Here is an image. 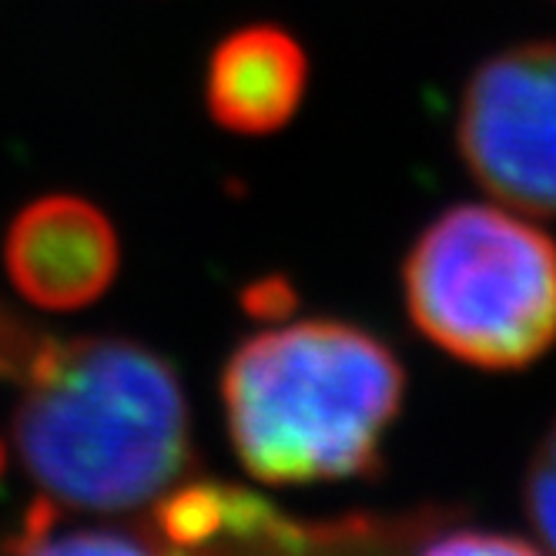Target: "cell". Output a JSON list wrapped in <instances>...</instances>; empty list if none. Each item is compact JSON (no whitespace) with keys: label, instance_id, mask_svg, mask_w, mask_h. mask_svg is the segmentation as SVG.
Wrapping results in <instances>:
<instances>
[{"label":"cell","instance_id":"cell-1","mask_svg":"<svg viewBox=\"0 0 556 556\" xmlns=\"http://www.w3.org/2000/svg\"><path fill=\"white\" fill-rule=\"evenodd\" d=\"M14 440L51 500L122 513L191 466V413L162 352L125 336H41L24 363Z\"/></svg>","mask_w":556,"mask_h":556},{"label":"cell","instance_id":"cell-2","mask_svg":"<svg viewBox=\"0 0 556 556\" xmlns=\"http://www.w3.org/2000/svg\"><path fill=\"white\" fill-rule=\"evenodd\" d=\"M218 389L238 463L268 486H312L382 466L406 369L376 332L315 315L245 336Z\"/></svg>","mask_w":556,"mask_h":556},{"label":"cell","instance_id":"cell-3","mask_svg":"<svg viewBox=\"0 0 556 556\" xmlns=\"http://www.w3.org/2000/svg\"><path fill=\"white\" fill-rule=\"evenodd\" d=\"M400 282L416 332L472 369H527L556 345V238L506 205L429 218Z\"/></svg>","mask_w":556,"mask_h":556},{"label":"cell","instance_id":"cell-4","mask_svg":"<svg viewBox=\"0 0 556 556\" xmlns=\"http://www.w3.org/2000/svg\"><path fill=\"white\" fill-rule=\"evenodd\" d=\"M456 154L500 205L556 218V37L509 45L469 71Z\"/></svg>","mask_w":556,"mask_h":556},{"label":"cell","instance_id":"cell-5","mask_svg":"<svg viewBox=\"0 0 556 556\" xmlns=\"http://www.w3.org/2000/svg\"><path fill=\"white\" fill-rule=\"evenodd\" d=\"M4 268L24 302L77 312L111 289L122 268V242L111 218L88 198L45 194L11 222Z\"/></svg>","mask_w":556,"mask_h":556},{"label":"cell","instance_id":"cell-6","mask_svg":"<svg viewBox=\"0 0 556 556\" xmlns=\"http://www.w3.org/2000/svg\"><path fill=\"white\" fill-rule=\"evenodd\" d=\"M205 108L228 135L265 138L299 114L308 91V54L278 24H245L212 48L205 64Z\"/></svg>","mask_w":556,"mask_h":556},{"label":"cell","instance_id":"cell-7","mask_svg":"<svg viewBox=\"0 0 556 556\" xmlns=\"http://www.w3.org/2000/svg\"><path fill=\"white\" fill-rule=\"evenodd\" d=\"M523 509L543 549L556 556V422L536 443L523 476Z\"/></svg>","mask_w":556,"mask_h":556},{"label":"cell","instance_id":"cell-8","mask_svg":"<svg viewBox=\"0 0 556 556\" xmlns=\"http://www.w3.org/2000/svg\"><path fill=\"white\" fill-rule=\"evenodd\" d=\"M24 556H172L148 546L144 540L131 533H117V530H77L64 536L45 533L41 540H34L21 546Z\"/></svg>","mask_w":556,"mask_h":556},{"label":"cell","instance_id":"cell-9","mask_svg":"<svg viewBox=\"0 0 556 556\" xmlns=\"http://www.w3.org/2000/svg\"><path fill=\"white\" fill-rule=\"evenodd\" d=\"M419 556H549V553L513 533L463 527L429 540V546H422Z\"/></svg>","mask_w":556,"mask_h":556}]
</instances>
